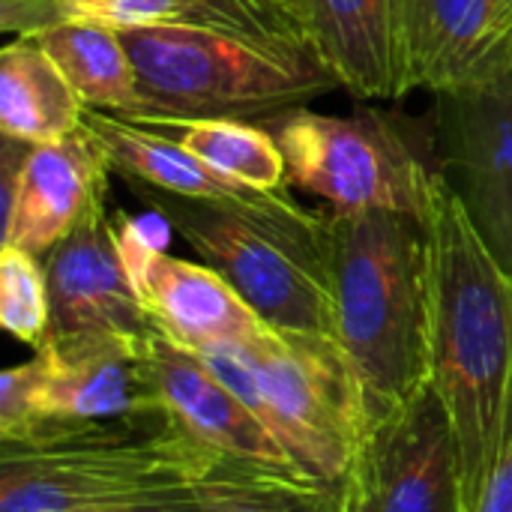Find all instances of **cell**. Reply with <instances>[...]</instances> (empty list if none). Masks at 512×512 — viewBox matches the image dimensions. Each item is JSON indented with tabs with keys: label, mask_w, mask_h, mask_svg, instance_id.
<instances>
[{
	"label": "cell",
	"mask_w": 512,
	"mask_h": 512,
	"mask_svg": "<svg viewBox=\"0 0 512 512\" xmlns=\"http://www.w3.org/2000/svg\"><path fill=\"white\" fill-rule=\"evenodd\" d=\"M51 336H126L153 333L117 246V222L105 204L84 216L45 258Z\"/></svg>",
	"instance_id": "5bb4252c"
},
{
	"label": "cell",
	"mask_w": 512,
	"mask_h": 512,
	"mask_svg": "<svg viewBox=\"0 0 512 512\" xmlns=\"http://www.w3.org/2000/svg\"><path fill=\"white\" fill-rule=\"evenodd\" d=\"M123 117V114H120ZM129 120L162 132L165 138L186 147L219 177L258 189L279 192L288 186L285 156L273 132L261 123L246 120H195V117H150L132 114Z\"/></svg>",
	"instance_id": "ffe728a7"
},
{
	"label": "cell",
	"mask_w": 512,
	"mask_h": 512,
	"mask_svg": "<svg viewBox=\"0 0 512 512\" xmlns=\"http://www.w3.org/2000/svg\"><path fill=\"white\" fill-rule=\"evenodd\" d=\"M114 512H204V504L198 501L195 486H192V489H183V492H174L165 498H153V501H141V504Z\"/></svg>",
	"instance_id": "4316f807"
},
{
	"label": "cell",
	"mask_w": 512,
	"mask_h": 512,
	"mask_svg": "<svg viewBox=\"0 0 512 512\" xmlns=\"http://www.w3.org/2000/svg\"><path fill=\"white\" fill-rule=\"evenodd\" d=\"M411 87L465 84L501 39L492 0H399Z\"/></svg>",
	"instance_id": "2e32d148"
},
{
	"label": "cell",
	"mask_w": 512,
	"mask_h": 512,
	"mask_svg": "<svg viewBox=\"0 0 512 512\" xmlns=\"http://www.w3.org/2000/svg\"><path fill=\"white\" fill-rule=\"evenodd\" d=\"M495 3V18L501 27V36L512 30V0H492Z\"/></svg>",
	"instance_id": "f1b7e54d"
},
{
	"label": "cell",
	"mask_w": 512,
	"mask_h": 512,
	"mask_svg": "<svg viewBox=\"0 0 512 512\" xmlns=\"http://www.w3.org/2000/svg\"><path fill=\"white\" fill-rule=\"evenodd\" d=\"M339 512H465L456 438L432 384L369 417Z\"/></svg>",
	"instance_id": "9c48e42d"
},
{
	"label": "cell",
	"mask_w": 512,
	"mask_h": 512,
	"mask_svg": "<svg viewBox=\"0 0 512 512\" xmlns=\"http://www.w3.org/2000/svg\"><path fill=\"white\" fill-rule=\"evenodd\" d=\"M0 444V512L123 510L192 489L219 462L168 417Z\"/></svg>",
	"instance_id": "5b68a950"
},
{
	"label": "cell",
	"mask_w": 512,
	"mask_h": 512,
	"mask_svg": "<svg viewBox=\"0 0 512 512\" xmlns=\"http://www.w3.org/2000/svg\"><path fill=\"white\" fill-rule=\"evenodd\" d=\"M87 108L108 114H138L141 87L123 33L90 21H60L36 36Z\"/></svg>",
	"instance_id": "d6986e66"
},
{
	"label": "cell",
	"mask_w": 512,
	"mask_h": 512,
	"mask_svg": "<svg viewBox=\"0 0 512 512\" xmlns=\"http://www.w3.org/2000/svg\"><path fill=\"white\" fill-rule=\"evenodd\" d=\"M264 3L306 36V30H303V0H264Z\"/></svg>",
	"instance_id": "83f0119b"
},
{
	"label": "cell",
	"mask_w": 512,
	"mask_h": 512,
	"mask_svg": "<svg viewBox=\"0 0 512 512\" xmlns=\"http://www.w3.org/2000/svg\"><path fill=\"white\" fill-rule=\"evenodd\" d=\"M147 369L162 402V414L195 444L228 462L285 477H309L279 438L207 369L198 354L150 333Z\"/></svg>",
	"instance_id": "4fadbf2b"
},
{
	"label": "cell",
	"mask_w": 512,
	"mask_h": 512,
	"mask_svg": "<svg viewBox=\"0 0 512 512\" xmlns=\"http://www.w3.org/2000/svg\"><path fill=\"white\" fill-rule=\"evenodd\" d=\"M84 102L30 36L0 51V132L27 144L60 141L81 129Z\"/></svg>",
	"instance_id": "ac0fdd59"
},
{
	"label": "cell",
	"mask_w": 512,
	"mask_h": 512,
	"mask_svg": "<svg viewBox=\"0 0 512 512\" xmlns=\"http://www.w3.org/2000/svg\"><path fill=\"white\" fill-rule=\"evenodd\" d=\"M327 228L333 339L375 417L429 384L426 222L393 210H327Z\"/></svg>",
	"instance_id": "7a4b0ae2"
},
{
	"label": "cell",
	"mask_w": 512,
	"mask_h": 512,
	"mask_svg": "<svg viewBox=\"0 0 512 512\" xmlns=\"http://www.w3.org/2000/svg\"><path fill=\"white\" fill-rule=\"evenodd\" d=\"M81 129L102 150L111 171L135 189H156L183 198H261L267 192L231 183L195 159L186 147L129 117L84 108Z\"/></svg>",
	"instance_id": "e0dca14e"
},
{
	"label": "cell",
	"mask_w": 512,
	"mask_h": 512,
	"mask_svg": "<svg viewBox=\"0 0 512 512\" xmlns=\"http://www.w3.org/2000/svg\"><path fill=\"white\" fill-rule=\"evenodd\" d=\"M120 33L141 87L138 114L150 117L267 123L342 87L306 36H255L201 24Z\"/></svg>",
	"instance_id": "277c9868"
},
{
	"label": "cell",
	"mask_w": 512,
	"mask_h": 512,
	"mask_svg": "<svg viewBox=\"0 0 512 512\" xmlns=\"http://www.w3.org/2000/svg\"><path fill=\"white\" fill-rule=\"evenodd\" d=\"M60 21H90L114 30L201 24L249 33L219 0H0L6 33L36 36Z\"/></svg>",
	"instance_id": "44dd1931"
},
{
	"label": "cell",
	"mask_w": 512,
	"mask_h": 512,
	"mask_svg": "<svg viewBox=\"0 0 512 512\" xmlns=\"http://www.w3.org/2000/svg\"><path fill=\"white\" fill-rule=\"evenodd\" d=\"M429 237V384L459 453L462 507L474 512L512 444V273L438 168Z\"/></svg>",
	"instance_id": "6da1fadb"
},
{
	"label": "cell",
	"mask_w": 512,
	"mask_h": 512,
	"mask_svg": "<svg viewBox=\"0 0 512 512\" xmlns=\"http://www.w3.org/2000/svg\"><path fill=\"white\" fill-rule=\"evenodd\" d=\"M246 351L255 372L246 408L309 477L339 486L369 426V408L336 339L264 327Z\"/></svg>",
	"instance_id": "52a82bcc"
},
{
	"label": "cell",
	"mask_w": 512,
	"mask_h": 512,
	"mask_svg": "<svg viewBox=\"0 0 512 512\" xmlns=\"http://www.w3.org/2000/svg\"><path fill=\"white\" fill-rule=\"evenodd\" d=\"M0 324L33 351L42 348L51 333L45 267L39 258L12 246H3L0 252Z\"/></svg>",
	"instance_id": "603a6c76"
},
{
	"label": "cell",
	"mask_w": 512,
	"mask_h": 512,
	"mask_svg": "<svg viewBox=\"0 0 512 512\" xmlns=\"http://www.w3.org/2000/svg\"><path fill=\"white\" fill-rule=\"evenodd\" d=\"M108 171L102 150L84 129L48 144L3 138V246L42 261L84 216L105 204Z\"/></svg>",
	"instance_id": "30bf717a"
},
{
	"label": "cell",
	"mask_w": 512,
	"mask_h": 512,
	"mask_svg": "<svg viewBox=\"0 0 512 512\" xmlns=\"http://www.w3.org/2000/svg\"><path fill=\"white\" fill-rule=\"evenodd\" d=\"M165 417L147 336H51L0 378V441H39Z\"/></svg>",
	"instance_id": "8992f818"
},
{
	"label": "cell",
	"mask_w": 512,
	"mask_h": 512,
	"mask_svg": "<svg viewBox=\"0 0 512 512\" xmlns=\"http://www.w3.org/2000/svg\"><path fill=\"white\" fill-rule=\"evenodd\" d=\"M249 33L258 36H303L294 24H288L279 12H273L264 0H219Z\"/></svg>",
	"instance_id": "cb8c5ba5"
},
{
	"label": "cell",
	"mask_w": 512,
	"mask_h": 512,
	"mask_svg": "<svg viewBox=\"0 0 512 512\" xmlns=\"http://www.w3.org/2000/svg\"><path fill=\"white\" fill-rule=\"evenodd\" d=\"M204 512H339V486L219 459L195 486Z\"/></svg>",
	"instance_id": "7402d4cb"
},
{
	"label": "cell",
	"mask_w": 512,
	"mask_h": 512,
	"mask_svg": "<svg viewBox=\"0 0 512 512\" xmlns=\"http://www.w3.org/2000/svg\"><path fill=\"white\" fill-rule=\"evenodd\" d=\"M138 195L267 327L333 339L327 210H306L288 189L261 198Z\"/></svg>",
	"instance_id": "3957f363"
},
{
	"label": "cell",
	"mask_w": 512,
	"mask_h": 512,
	"mask_svg": "<svg viewBox=\"0 0 512 512\" xmlns=\"http://www.w3.org/2000/svg\"><path fill=\"white\" fill-rule=\"evenodd\" d=\"M435 111L441 171L512 273V87L459 84L435 93Z\"/></svg>",
	"instance_id": "7c38bea8"
},
{
	"label": "cell",
	"mask_w": 512,
	"mask_h": 512,
	"mask_svg": "<svg viewBox=\"0 0 512 512\" xmlns=\"http://www.w3.org/2000/svg\"><path fill=\"white\" fill-rule=\"evenodd\" d=\"M261 126L282 147L288 183L321 198L327 210H393L426 219L438 168L384 114H318L306 105Z\"/></svg>",
	"instance_id": "ba28073f"
},
{
	"label": "cell",
	"mask_w": 512,
	"mask_h": 512,
	"mask_svg": "<svg viewBox=\"0 0 512 512\" xmlns=\"http://www.w3.org/2000/svg\"><path fill=\"white\" fill-rule=\"evenodd\" d=\"M465 84L512 87V30L492 45V51L480 60V66L474 69V75Z\"/></svg>",
	"instance_id": "d4e9b609"
},
{
	"label": "cell",
	"mask_w": 512,
	"mask_h": 512,
	"mask_svg": "<svg viewBox=\"0 0 512 512\" xmlns=\"http://www.w3.org/2000/svg\"><path fill=\"white\" fill-rule=\"evenodd\" d=\"M114 222L123 264L153 333L198 354L210 345L255 339L267 327L213 267L168 255L144 225L123 213Z\"/></svg>",
	"instance_id": "8fae6325"
},
{
	"label": "cell",
	"mask_w": 512,
	"mask_h": 512,
	"mask_svg": "<svg viewBox=\"0 0 512 512\" xmlns=\"http://www.w3.org/2000/svg\"><path fill=\"white\" fill-rule=\"evenodd\" d=\"M303 30L351 96L396 102L414 90L399 0H303Z\"/></svg>",
	"instance_id": "9a60e30c"
},
{
	"label": "cell",
	"mask_w": 512,
	"mask_h": 512,
	"mask_svg": "<svg viewBox=\"0 0 512 512\" xmlns=\"http://www.w3.org/2000/svg\"><path fill=\"white\" fill-rule=\"evenodd\" d=\"M474 512H512V444L504 453L498 471L492 474V480H489V486H486V492H483Z\"/></svg>",
	"instance_id": "484cf974"
}]
</instances>
